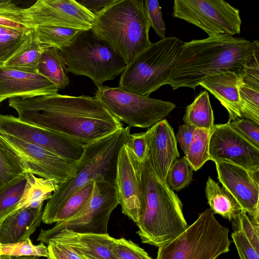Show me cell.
<instances>
[{
    "instance_id": "obj_1",
    "label": "cell",
    "mask_w": 259,
    "mask_h": 259,
    "mask_svg": "<svg viewBox=\"0 0 259 259\" xmlns=\"http://www.w3.org/2000/svg\"><path fill=\"white\" fill-rule=\"evenodd\" d=\"M9 106L26 123L57 132L87 144L123 128L95 97L58 93L10 99Z\"/></svg>"
},
{
    "instance_id": "obj_2",
    "label": "cell",
    "mask_w": 259,
    "mask_h": 259,
    "mask_svg": "<svg viewBox=\"0 0 259 259\" xmlns=\"http://www.w3.org/2000/svg\"><path fill=\"white\" fill-rule=\"evenodd\" d=\"M259 53L258 40L219 34L184 42L167 84L195 90L205 77L225 71L242 73Z\"/></svg>"
},
{
    "instance_id": "obj_3",
    "label": "cell",
    "mask_w": 259,
    "mask_h": 259,
    "mask_svg": "<svg viewBox=\"0 0 259 259\" xmlns=\"http://www.w3.org/2000/svg\"><path fill=\"white\" fill-rule=\"evenodd\" d=\"M140 169L142 199L136 233L142 243L159 247L178 236L188 225L182 202L158 177L147 156L140 162Z\"/></svg>"
},
{
    "instance_id": "obj_4",
    "label": "cell",
    "mask_w": 259,
    "mask_h": 259,
    "mask_svg": "<svg viewBox=\"0 0 259 259\" xmlns=\"http://www.w3.org/2000/svg\"><path fill=\"white\" fill-rule=\"evenodd\" d=\"M130 135L131 126H127L85 145L74 175L66 182L59 184L48 200L42 212L43 223L53 224L55 215L63 205L90 182L105 180L115 184L118 154L122 146L127 143Z\"/></svg>"
},
{
    "instance_id": "obj_5",
    "label": "cell",
    "mask_w": 259,
    "mask_h": 259,
    "mask_svg": "<svg viewBox=\"0 0 259 259\" xmlns=\"http://www.w3.org/2000/svg\"><path fill=\"white\" fill-rule=\"evenodd\" d=\"M92 29L130 64L151 44L143 0H115L95 14Z\"/></svg>"
},
{
    "instance_id": "obj_6",
    "label": "cell",
    "mask_w": 259,
    "mask_h": 259,
    "mask_svg": "<svg viewBox=\"0 0 259 259\" xmlns=\"http://www.w3.org/2000/svg\"><path fill=\"white\" fill-rule=\"evenodd\" d=\"M183 42L175 36L150 44L121 73L118 88L149 97L167 84L176 67Z\"/></svg>"
},
{
    "instance_id": "obj_7",
    "label": "cell",
    "mask_w": 259,
    "mask_h": 259,
    "mask_svg": "<svg viewBox=\"0 0 259 259\" xmlns=\"http://www.w3.org/2000/svg\"><path fill=\"white\" fill-rule=\"evenodd\" d=\"M59 50L67 71L89 77L98 88L114 79L126 66L111 46L92 28L82 30L69 44Z\"/></svg>"
},
{
    "instance_id": "obj_8",
    "label": "cell",
    "mask_w": 259,
    "mask_h": 259,
    "mask_svg": "<svg viewBox=\"0 0 259 259\" xmlns=\"http://www.w3.org/2000/svg\"><path fill=\"white\" fill-rule=\"evenodd\" d=\"M229 231L207 208L178 236L158 247L155 259H215L230 250Z\"/></svg>"
},
{
    "instance_id": "obj_9",
    "label": "cell",
    "mask_w": 259,
    "mask_h": 259,
    "mask_svg": "<svg viewBox=\"0 0 259 259\" xmlns=\"http://www.w3.org/2000/svg\"><path fill=\"white\" fill-rule=\"evenodd\" d=\"M95 97L120 122L130 126L150 128L167 116L176 104L107 86L98 88Z\"/></svg>"
},
{
    "instance_id": "obj_10",
    "label": "cell",
    "mask_w": 259,
    "mask_h": 259,
    "mask_svg": "<svg viewBox=\"0 0 259 259\" xmlns=\"http://www.w3.org/2000/svg\"><path fill=\"white\" fill-rule=\"evenodd\" d=\"M118 204L115 184L105 180L95 182L92 196L84 206L69 219L56 223L51 229H41L37 241L47 244L63 229L79 233L107 234L109 217Z\"/></svg>"
},
{
    "instance_id": "obj_11",
    "label": "cell",
    "mask_w": 259,
    "mask_h": 259,
    "mask_svg": "<svg viewBox=\"0 0 259 259\" xmlns=\"http://www.w3.org/2000/svg\"><path fill=\"white\" fill-rule=\"evenodd\" d=\"M172 15L205 31L208 37L239 34V10L223 0H175Z\"/></svg>"
},
{
    "instance_id": "obj_12",
    "label": "cell",
    "mask_w": 259,
    "mask_h": 259,
    "mask_svg": "<svg viewBox=\"0 0 259 259\" xmlns=\"http://www.w3.org/2000/svg\"><path fill=\"white\" fill-rule=\"evenodd\" d=\"M23 23L31 29L38 26H56L82 30L92 28L95 16L74 0H38L21 8Z\"/></svg>"
},
{
    "instance_id": "obj_13",
    "label": "cell",
    "mask_w": 259,
    "mask_h": 259,
    "mask_svg": "<svg viewBox=\"0 0 259 259\" xmlns=\"http://www.w3.org/2000/svg\"><path fill=\"white\" fill-rule=\"evenodd\" d=\"M0 134L39 146L74 163L81 158L85 145L65 135L22 121L11 115L0 114Z\"/></svg>"
},
{
    "instance_id": "obj_14",
    "label": "cell",
    "mask_w": 259,
    "mask_h": 259,
    "mask_svg": "<svg viewBox=\"0 0 259 259\" xmlns=\"http://www.w3.org/2000/svg\"><path fill=\"white\" fill-rule=\"evenodd\" d=\"M209 154L215 162H228L249 170H259V148L229 124H214L211 131Z\"/></svg>"
},
{
    "instance_id": "obj_15",
    "label": "cell",
    "mask_w": 259,
    "mask_h": 259,
    "mask_svg": "<svg viewBox=\"0 0 259 259\" xmlns=\"http://www.w3.org/2000/svg\"><path fill=\"white\" fill-rule=\"evenodd\" d=\"M21 158L27 172L53 180L66 182L74 174L77 163L70 162L39 146L13 136L0 134Z\"/></svg>"
},
{
    "instance_id": "obj_16",
    "label": "cell",
    "mask_w": 259,
    "mask_h": 259,
    "mask_svg": "<svg viewBox=\"0 0 259 259\" xmlns=\"http://www.w3.org/2000/svg\"><path fill=\"white\" fill-rule=\"evenodd\" d=\"M215 164L219 181L252 222L259 225V170H249L228 162Z\"/></svg>"
},
{
    "instance_id": "obj_17",
    "label": "cell",
    "mask_w": 259,
    "mask_h": 259,
    "mask_svg": "<svg viewBox=\"0 0 259 259\" xmlns=\"http://www.w3.org/2000/svg\"><path fill=\"white\" fill-rule=\"evenodd\" d=\"M115 185L122 213L136 224L140 215L142 199L140 162L126 144L122 146L118 154Z\"/></svg>"
},
{
    "instance_id": "obj_18",
    "label": "cell",
    "mask_w": 259,
    "mask_h": 259,
    "mask_svg": "<svg viewBox=\"0 0 259 259\" xmlns=\"http://www.w3.org/2000/svg\"><path fill=\"white\" fill-rule=\"evenodd\" d=\"M58 91L51 81L39 73L0 66V103L7 99H28Z\"/></svg>"
},
{
    "instance_id": "obj_19",
    "label": "cell",
    "mask_w": 259,
    "mask_h": 259,
    "mask_svg": "<svg viewBox=\"0 0 259 259\" xmlns=\"http://www.w3.org/2000/svg\"><path fill=\"white\" fill-rule=\"evenodd\" d=\"M146 132L147 157L158 177L166 182L171 165L180 156L173 128L163 119Z\"/></svg>"
},
{
    "instance_id": "obj_20",
    "label": "cell",
    "mask_w": 259,
    "mask_h": 259,
    "mask_svg": "<svg viewBox=\"0 0 259 259\" xmlns=\"http://www.w3.org/2000/svg\"><path fill=\"white\" fill-rule=\"evenodd\" d=\"M64 244L93 259H116V239L107 234L79 233L63 229L49 240Z\"/></svg>"
},
{
    "instance_id": "obj_21",
    "label": "cell",
    "mask_w": 259,
    "mask_h": 259,
    "mask_svg": "<svg viewBox=\"0 0 259 259\" xmlns=\"http://www.w3.org/2000/svg\"><path fill=\"white\" fill-rule=\"evenodd\" d=\"M242 73L225 71L206 77L199 83L227 109L228 122L241 118L239 85L242 81Z\"/></svg>"
},
{
    "instance_id": "obj_22",
    "label": "cell",
    "mask_w": 259,
    "mask_h": 259,
    "mask_svg": "<svg viewBox=\"0 0 259 259\" xmlns=\"http://www.w3.org/2000/svg\"><path fill=\"white\" fill-rule=\"evenodd\" d=\"M42 205L22 208L6 217L0 224V243H15L29 238L42 221Z\"/></svg>"
},
{
    "instance_id": "obj_23",
    "label": "cell",
    "mask_w": 259,
    "mask_h": 259,
    "mask_svg": "<svg viewBox=\"0 0 259 259\" xmlns=\"http://www.w3.org/2000/svg\"><path fill=\"white\" fill-rule=\"evenodd\" d=\"M66 64L59 50L44 45L37 66V73L47 78L59 90H63L70 82Z\"/></svg>"
},
{
    "instance_id": "obj_24",
    "label": "cell",
    "mask_w": 259,
    "mask_h": 259,
    "mask_svg": "<svg viewBox=\"0 0 259 259\" xmlns=\"http://www.w3.org/2000/svg\"><path fill=\"white\" fill-rule=\"evenodd\" d=\"M205 191L207 203L213 214H220L232 221L243 210L233 196L210 176L207 178Z\"/></svg>"
},
{
    "instance_id": "obj_25",
    "label": "cell",
    "mask_w": 259,
    "mask_h": 259,
    "mask_svg": "<svg viewBox=\"0 0 259 259\" xmlns=\"http://www.w3.org/2000/svg\"><path fill=\"white\" fill-rule=\"evenodd\" d=\"M26 178L25 189L16 210L22 208L36 207L43 205L45 200L51 197L59 185L54 180L38 178L30 172L26 173Z\"/></svg>"
},
{
    "instance_id": "obj_26",
    "label": "cell",
    "mask_w": 259,
    "mask_h": 259,
    "mask_svg": "<svg viewBox=\"0 0 259 259\" xmlns=\"http://www.w3.org/2000/svg\"><path fill=\"white\" fill-rule=\"evenodd\" d=\"M43 47L33 29L21 48L3 66L29 73H38L37 66Z\"/></svg>"
},
{
    "instance_id": "obj_27",
    "label": "cell",
    "mask_w": 259,
    "mask_h": 259,
    "mask_svg": "<svg viewBox=\"0 0 259 259\" xmlns=\"http://www.w3.org/2000/svg\"><path fill=\"white\" fill-rule=\"evenodd\" d=\"M214 120L209 94L206 90L201 92L187 107L183 118L185 124L209 131H211L214 125Z\"/></svg>"
},
{
    "instance_id": "obj_28",
    "label": "cell",
    "mask_w": 259,
    "mask_h": 259,
    "mask_svg": "<svg viewBox=\"0 0 259 259\" xmlns=\"http://www.w3.org/2000/svg\"><path fill=\"white\" fill-rule=\"evenodd\" d=\"M26 173L18 153L0 136V190Z\"/></svg>"
},
{
    "instance_id": "obj_29",
    "label": "cell",
    "mask_w": 259,
    "mask_h": 259,
    "mask_svg": "<svg viewBox=\"0 0 259 259\" xmlns=\"http://www.w3.org/2000/svg\"><path fill=\"white\" fill-rule=\"evenodd\" d=\"M39 42L60 49L69 44L82 30L56 26H38L33 29Z\"/></svg>"
},
{
    "instance_id": "obj_30",
    "label": "cell",
    "mask_w": 259,
    "mask_h": 259,
    "mask_svg": "<svg viewBox=\"0 0 259 259\" xmlns=\"http://www.w3.org/2000/svg\"><path fill=\"white\" fill-rule=\"evenodd\" d=\"M211 131L196 128L193 140L185 157L192 166L194 170L199 169L208 160H211L209 154Z\"/></svg>"
},
{
    "instance_id": "obj_31",
    "label": "cell",
    "mask_w": 259,
    "mask_h": 259,
    "mask_svg": "<svg viewBox=\"0 0 259 259\" xmlns=\"http://www.w3.org/2000/svg\"><path fill=\"white\" fill-rule=\"evenodd\" d=\"M32 30L25 31L0 26V66L21 48Z\"/></svg>"
},
{
    "instance_id": "obj_32",
    "label": "cell",
    "mask_w": 259,
    "mask_h": 259,
    "mask_svg": "<svg viewBox=\"0 0 259 259\" xmlns=\"http://www.w3.org/2000/svg\"><path fill=\"white\" fill-rule=\"evenodd\" d=\"M26 185L25 174L0 190V222L16 210Z\"/></svg>"
},
{
    "instance_id": "obj_33",
    "label": "cell",
    "mask_w": 259,
    "mask_h": 259,
    "mask_svg": "<svg viewBox=\"0 0 259 259\" xmlns=\"http://www.w3.org/2000/svg\"><path fill=\"white\" fill-rule=\"evenodd\" d=\"M94 185L92 181L74 193L58 211L53 223L69 219L84 206L92 196Z\"/></svg>"
},
{
    "instance_id": "obj_34",
    "label": "cell",
    "mask_w": 259,
    "mask_h": 259,
    "mask_svg": "<svg viewBox=\"0 0 259 259\" xmlns=\"http://www.w3.org/2000/svg\"><path fill=\"white\" fill-rule=\"evenodd\" d=\"M193 170L192 166L185 156L178 158L169 169L166 183L174 191H179L191 184Z\"/></svg>"
},
{
    "instance_id": "obj_35",
    "label": "cell",
    "mask_w": 259,
    "mask_h": 259,
    "mask_svg": "<svg viewBox=\"0 0 259 259\" xmlns=\"http://www.w3.org/2000/svg\"><path fill=\"white\" fill-rule=\"evenodd\" d=\"M241 118L259 124V90L244 84L239 85Z\"/></svg>"
},
{
    "instance_id": "obj_36",
    "label": "cell",
    "mask_w": 259,
    "mask_h": 259,
    "mask_svg": "<svg viewBox=\"0 0 259 259\" xmlns=\"http://www.w3.org/2000/svg\"><path fill=\"white\" fill-rule=\"evenodd\" d=\"M0 255L8 257H20L23 256H34L47 257L48 256L47 247L40 242L34 245L30 238L15 243L1 244Z\"/></svg>"
},
{
    "instance_id": "obj_37",
    "label": "cell",
    "mask_w": 259,
    "mask_h": 259,
    "mask_svg": "<svg viewBox=\"0 0 259 259\" xmlns=\"http://www.w3.org/2000/svg\"><path fill=\"white\" fill-rule=\"evenodd\" d=\"M20 9L11 1H0V26L25 31L32 30L23 23Z\"/></svg>"
},
{
    "instance_id": "obj_38",
    "label": "cell",
    "mask_w": 259,
    "mask_h": 259,
    "mask_svg": "<svg viewBox=\"0 0 259 259\" xmlns=\"http://www.w3.org/2000/svg\"><path fill=\"white\" fill-rule=\"evenodd\" d=\"M116 259H152L148 253L131 240L116 239Z\"/></svg>"
},
{
    "instance_id": "obj_39",
    "label": "cell",
    "mask_w": 259,
    "mask_h": 259,
    "mask_svg": "<svg viewBox=\"0 0 259 259\" xmlns=\"http://www.w3.org/2000/svg\"><path fill=\"white\" fill-rule=\"evenodd\" d=\"M229 122L230 126L244 139L259 148V124L246 118H238Z\"/></svg>"
},
{
    "instance_id": "obj_40",
    "label": "cell",
    "mask_w": 259,
    "mask_h": 259,
    "mask_svg": "<svg viewBox=\"0 0 259 259\" xmlns=\"http://www.w3.org/2000/svg\"><path fill=\"white\" fill-rule=\"evenodd\" d=\"M150 27L161 39L166 37V26L162 18L159 2L157 0L144 1Z\"/></svg>"
},
{
    "instance_id": "obj_41",
    "label": "cell",
    "mask_w": 259,
    "mask_h": 259,
    "mask_svg": "<svg viewBox=\"0 0 259 259\" xmlns=\"http://www.w3.org/2000/svg\"><path fill=\"white\" fill-rule=\"evenodd\" d=\"M231 236L240 259H259L257 250L244 233L239 229H233Z\"/></svg>"
},
{
    "instance_id": "obj_42",
    "label": "cell",
    "mask_w": 259,
    "mask_h": 259,
    "mask_svg": "<svg viewBox=\"0 0 259 259\" xmlns=\"http://www.w3.org/2000/svg\"><path fill=\"white\" fill-rule=\"evenodd\" d=\"M126 145L138 160L142 162L147 153V132L131 134Z\"/></svg>"
},
{
    "instance_id": "obj_43",
    "label": "cell",
    "mask_w": 259,
    "mask_h": 259,
    "mask_svg": "<svg viewBox=\"0 0 259 259\" xmlns=\"http://www.w3.org/2000/svg\"><path fill=\"white\" fill-rule=\"evenodd\" d=\"M195 129L193 126L185 123L178 128L176 138L185 155L193 140Z\"/></svg>"
},
{
    "instance_id": "obj_44",
    "label": "cell",
    "mask_w": 259,
    "mask_h": 259,
    "mask_svg": "<svg viewBox=\"0 0 259 259\" xmlns=\"http://www.w3.org/2000/svg\"><path fill=\"white\" fill-rule=\"evenodd\" d=\"M76 1L95 15L112 4L115 0H81Z\"/></svg>"
},
{
    "instance_id": "obj_45",
    "label": "cell",
    "mask_w": 259,
    "mask_h": 259,
    "mask_svg": "<svg viewBox=\"0 0 259 259\" xmlns=\"http://www.w3.org/2000/svg\"><path fill=\"white\" fill-rule=\"evenodd\" d=\"M48 259H69L53 241H50L47 246Z\"/></svg>"
},
{
    "instance_id": "obj_46",
    "label": "cell",
    "mask_w": 259,
    "mask_h": 259,
    "mask_svg": "<svg viewBox=\"0 0 259 259\" xmlns=\"http://www.w3.org/2000/svg\"><path fill=\"white\" fill-rule=\"evenodd\" d=\"M54 242L58 248L69 258V259H82L79 254L68 246Z\"/></svg>"
},
{
    "instance_id": "obj_47",
    "label": "cell",
    "mask_w": 259,
    "mask_h": 259,
    "mask_svg": "<svg viewBox=\"0 0 259 259\" xmlns=\"http://www.w3.org/2000/svg\"><path fill=\"white\" fill-rule=\"evenodd\" d=\"M6 259H39L38 257L34 256H23L20 257L9 256Z\"/></svg>"
},
{
    "instance_id": "obj_48",
    "label": "cell",
    "mask_w": 259,
    "mask_h": 259,
    "mask_svg": "<svg viewBox=\"0 0 259 259\" xmlns=\"http://www.w3.org/2000/svg\"><path fill=\"white\" fill-rule=\"evenodd\" d=\"M76 251L82 259H93L91 257L89 256L80 252L77 251Z\"/></svg>"
},
{
    "instance_id": "obj_49",
    "label": "cell",
    "mask_w": 259,
    "mask_h": 259,
    "mask_svg": "<svg viewBox=\"0 0 259 259\" xmlns=\"http://www.w3.org/2000/svg\"><path fill=\"white\" fill-rule=\"evenodd\" d=\"M8 257L6 255H0V259H6Z\"/></svg>"
},
{
    "instance_id": "obj_50",
    "label": "cell",
    "mask_w": 259,
    "mask_h": 259,
    "mask_svg": "<svg viewBox=\"0 0 259 259\" xmlns=\"http://www.w3.org/2000/svg\"><path fill=\"white\" fill-rule=\"evenodd\" d=\"M1 222H0V224H1Z\"/></svg>"
}]
</instances>
